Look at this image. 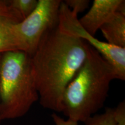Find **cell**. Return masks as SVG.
Segmentation results:
<instances>
[{"instance_id": "obj_5", "label": "cell", "mask_w": 125, "mask_h": 125, "mask_svg": "<svg viewBox=\"0 0 125 125\" xmlns=\"http://www.w3.org/2000/svg\"><path fill=\"white\" fill-rule=\"evenodd\" d=\"M58 28L62 32L83 40L97 51L112 67L116 79L125 80V48L101 41L87 32L81 26L78 15L62 1L59 12Z\"/></svg>"}, {"instance_id": "obj_14", "label": "cell", "mask_w": 125, "mask_h": 125, "mask_svg": "<svg viewBox=\"0 0 125 125\" xmlns=\"http://www.w3.org/2000/svg\"><path fill=\"white\" fill-rule=\"evenodd\" d=\"M1 55H2V54H1V53H0V61H1ZM1 122H2V121H1V118H0V124H1Z\"/></svg>"}, {"instance_id": "obj_1", "label": "cell", "mask_w": 125, "mask_h": 125, "mask_svg": "<svg viewBox=\"0 0 125 125\" xmlns=\"http://www.w3.org/2000/svg\"><path fill=\"white\" fill-rule=\"evenodd\" d=\"M88 44L62 32L58 26L47 31L31 57L40 103L62 112L63 94L87 57Z\"/></svg>"}, {"instance_id": "obj_10", "label": "cell", "mask_w": 125, "mask_h": 125, "mask_svg": "<svg viewBox=\"0 0 125 125\" xmlns=\"http://www.w3.org/2000/svg\"><path fill=\"white\" fill-rule=\"evenodd\" d=\"M8 2L24 20L33 12L37 7L38 0H9Z\"/></svg>"}, {"instance_id": "obj_13", "label": "cell", "mask_w": 125, "mask_h": 125, "mask_svg": "<svg viewBox=\"0 0 125 125\" xmlns=\"http://www.w3.org/2000/svg\"><path fill=\"white\" fill-rule=\"evenodd\" d=\"M51 116L55 125H79L76 122L72 121L69 119L65 120L56 113L52 114Z\"/></svg>"}, {"instance_id": "obj_8", "label": "cell", "mask_w": 125, "mask_h": 125, "mask_svg": "<svg viewBox=\"0 0 125 125\" xmlns=\"http://www.w3.org/2000/svg\"><path fill=\"white\" fill-rule=\"evenodd\" d=\"M100 30L106 42L125 48V13L116 12L101 26Z\"/></svg>"}, {"instance_id": "obj_6", "label": "cell", "mask_w": 125, "mask_h": 125, "mask_svg": "<svg viewBox=\"0 0 125 125\" xmlns=\"http://www.w3.org/2000/svg\"><path fill=\"white\" fill-rule=\"evenodd\" d=\"M118 11L125 13L124 0H94L89 10L79 21L87 32L95 36L101 26Z\"/></svg>"}, {"instance_id": "obj_2", "label": "cell", "mask_w": 125, "mask_h": 125, "mask_svg": "<svg viewBox=\"0 0 125 125\" xmlns=\"http://www.w3.org/2000/svg\"><path fill=\"white\" fill-rule=\"evenodd\" d=\"M115 79L112 67L88 45L86 58L64 92L62 112L72 121L85 122L104 107Z\"/></svg>"}, {"instance_id": "obj_7", "label": "cell", "mask_w": 125, "mask_h": 125, "mask_svg": "<svg viewBox=\"0 0 125 125\" xmlns=\"http://www.w3.org/2000/svg\"><path fill=\"white\" fill-rule=\"evenodd\" d=\"M23 20L18 12L9 5L8 1H0V53L21 51L14 32V26Z\"/></svg>"}, {"instance_id": "obj_9", "label": "cell", "mask_w": 125, "mask_h": 125, "mask_svg": "<svg viewBox=\"0 0 125 125\" xmlns=\"http://www.w3.org/2000/svg\"><path fill=\"white\" fill-rule=\"evenodd\" d=\"M83 123L85 125H117L115 108H106L102 113L94 114Z\"/></svg>"}, {"instance_id": "obj_3", "label": "cell", "mask_w": 125, "mask_h": 125, "mask_svg": "<svg viewBox=\"0 0 125 125\" xmlns=\"http://www.w3.org/2000/svg\"><path fill=\"white\" fill-rule=\"evenodd\" d=\"M39 100L31 57L21 51L2 53L0 61V118H21Z\"/></svg>"}, {"instance_id": "obj_11", "label": "cell", "mask_w": 125, "mask_h": 125, "mask_svg": "<svg viewBox=\"0 0 125 125\" xmlns=\"http://www.w3.org/2000/svg\"><path fill=\"white\" fill-rule=\"evenodd\" d=\"M64 3L76 15L84 12L89 7V0H65Z\"/></svg>"}, {"instance_id": "obj_12", "label": "cell", "mask_w": 125, "mask_h": 125, "mask_svg": "<svg viewBox=\"0 0 125 125\" xmlns=\"http://www.w3.org/2000/svg\"><path fill=\"white\" fill-rule=\"evenodd\" d=\"M115 116L117 125H125V101L119 103L115 108Z\"/></svg>"}, {"instance_id": "obj_4", "label": "cell", "mask_w": 125, "mask_h": 125, "mask_svg": "<svg viewBox=\"0 0 125 125\" xmlns=\"http://www.w3.org/2000/svg\"><path fill=\"white\" fill-rule=\"evenodd\" d=\"M61 0H38L33 12L14 26L21 51L32 56L44 34L58 26Z\"/></svg>"}]
</instances>
